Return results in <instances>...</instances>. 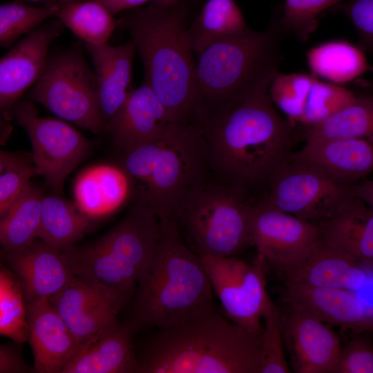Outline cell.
<instances>
[{"label": "cell", "mask_w": 373, "mask_h": 373, "mask_svg": "<svg viewBox=\"0 0 373 373\" xmlns=\"http://www.w3.org/2000/svg\"><path fill=\"white\" fill-rule=\"evenodd\" d=\"M261 88L227 113L199 128L209 150L210 169L220 182L247 193L267 187L274 174L290 159L297 125L276 110Z\"/></svg>", "instance_id": "1"}, {"label": "cell", "mask_w": 373, "mask_h": 373, "mask_svg": "<svg viewBox=\"0 0 373 373\" xmlns=\"http://www.w3.org/2000/svg\"><path fill=\"white\" fill-rule=\"evenodd\" d=\"M261 335L214 309L159 329L137 357L136 373H260Z\"/></svg>", "instance_id": "2"}, {"label": "cell", "mask_w": 373, "mask_h": 373, "mask_svg": "<svg viewBox=\"0 0 373 373\" xmlns=\"http://www.w3.org/2000/svg\"><path fill=\"white\" fill-rule=\"evenodd\" d=\"M185 1L131 9L119 19L143 63L144 82L176 123L192 124L196 100V64L188 35Z\"/></svg>", "instance_id": "3"}, {"label": "cell", "mask_w": 373, "mask_h": 373, "mask_svg": "<svg viewBox=\"0 0 373 373\" xmlns=\"http://www.w3.org/2000/svg\"><path fill=\"white\" fill-rule=\"evenodd\" d=\"M162 234L132 298L131 331L171 327L216 309L201 258L184 245L176 222L160 221Z\"/></svg>", "instance_id": "4"}, {"label": "cell", "mask_w": 373, "mask_h": 373, "mask_svg": "<svg viewBox=\"0 0 373 373\" xmlns=\"http://www.w3.org/2000/svg\"><path fill=\"white\" fill-rule=\"evenodd\" d=\"M283 32L277 18L263 31L248 28L199 54L193 125L199 128L256 90L269 87L281 61Z\"/></svg>", "instance_id": "5"}, {"label": "cell", "mask_w": 373, "mask_h": 373, "mask_svg": "<svg viewBox=\"0 0 373 373\" xmlns=\"http://www.w3.org/2000/svg\"><path fill=\"white\" fill-rule=\"evenodd\" d=\"M124 153L123 169L140 184L138 200L160 221L177 222L211 170L206 140L192 124L173 123L159 138Z\"/></svg>", "instance_id": "6"}, {"label": "cell", "mask_w": 373, "mask_h": 373, "mask_svg": "<svg viewBox=\"0 0 373 373\" xmlns=\"http://www.w3.org/2000/svg\"><path fill=\"white\" fill-rule=\"evenodd\" d=\"M160 222L138 200L97 239L61 250L74 274L131 300L161 238Z\"/></svg>", "instance_id": "7"}, {"label": "cell", "mask_w": 373, "mask_h": 373, "mask_svg": "<svg viewBox=\"0 0 373 373\" xmlns=\"http://www.w3.org/2000/svg\"><path fill=\"white\" fill-rule=\"evenodd\" d=\"M254 203L242 190L218 181L207 182L178 218L199 256H236L252 246Z\"/></svg>", "instance_id": "8"}, {"label": "cell", "mask_w": 373, "mask_h": 373, "mask_svg": "<svg viewBox=\"0 0 373 373\" xmlns=\"http://www.w3.org/2000/svg\"><path fill=\"white\" fill-rule=\"evenodd\" d=\"M28 96L57 117L92 133L106 128L95 72L77 52H64L49 59Z\"/></svg>", "instance_id": "9"}, {"label": "cell", "mask_w": 373, "mask_h": 373, "mask_svg": "<svg viewBox=\"0 0 373 373\" xmlns=\"http://www.w3.org/2000/svg\"><path fill=\"white\" fill-rule=\"evenodd\" d=\"M227 318L262 335L261 321L271 300L267 291L266 265L258 254L252 263L236 256H200Z\"/></svg>", "instance_id": "10"}, {"label": "cell", "mask_w": 373, "mask_h": 373, "mask_svg": "<svg viewBox=\"0 0 373 373\" xmlns=\"http://www.w3.org/2000/svg\"><path fill=\"white\" fill-rule=\"evenodd\" d=\"M13 115L30 138L37 175L56 191L61 192L68 175L89 153L90 142L65 122L39 117L30 103H16Z\"/></svg>", "instance_id": "11"}, {"label": "cell", "mask_w": 373, "mask_h": 373, "mask_svg": "<svg viewBox=\"0 0 373 373\" xmlns=\"http://www.w3.org/2000/svg\"><path fill=\"white\" fill-rule=\"evenodd\" d=\"M350 184L291 159L272 177L261 200L278 210L318 225L350 194Z\"/></svg>", "instance_id": "12"}, {"label": "cell", "mask_w": 373, "mask_h": 373, "mask_svg": "<svg viewBox=\"0 0 373 373\" xmlns=\"http://www.w3.org/2000/svg\"><path fill=\"white\" fill-rule=\"evenodd\" d=\"M251 236L252 245L267 263L286 275L298 268L321 240L318 225L262 200L253 207Z\"/></svg>", "instance_id": "13"}, {"label": "cell", "mask_w": 373, "mask_h": 373, "mask_svg": "<svg viewBox=\"0 0 373 373\" xmlns=\"http://www.w3.org/2000/svg\"><path fill=\"white\" fill-rule=\"evenodd\" d=\"M280 312L285 345L296 373H334L342 349L327 324L298 305L285 303Z\"/></svg>", "instance_id": "14"}, {"label": "cell", "mask_w": 373, "mask_h": 373, "mask_svg": "<svg viewBox=\"0 0 373 373\" xmlns=\"http://www.w3.org/2000/svg\"><path fill=\"white\" fill-rule=\"evenodd\" d=\"M129 300L76 276L50 300L78 345L115 320Z\"/></svg>", "instance_id": "15"}, {"label": "cell", "mask_w": 373, "mask_h": 373, "mask_svg": "<svg viewBox=\"0 0 373 373\" xmlns=\"http://www.w3.org/2000/svg\"><path fill=\"white\" fill-rule=\"evenodd\" d=\"M1 254L20 284L26 305L50 300L75 277L61 251L39 238L25 248L3 250Z\"/></svg>", "instance_id": "16"}, {"label": "cell", "mask_w": 373, "mask_h": 373, "mask_svg": "<svg viewBox=\"0 0 373 373\" xmlns=\"http://www.w3.org/2000/svg\"><path fill=\"white\" fill-rule=\"evenodd\" d=\"M282 300L299 306L321 321L352 334H373V303L357 291L312 287L287 281Z\"/></svg>", "instance_id": "17"}, {"label": "cell", "mask_w": 373, "mask_h": 373, "mask_svg": "<svg viewBox=\"0 0 373 373\" xmlns=\"http://www.w3.org/2000/svg\"><path fill=\"white\" fill-rule=\"evenodd\" d=\"M61 23L54 21L26 35L0 61V108L8 112L39 79L46 66L48 50L59 36Z\"/></svg>", "instance_id": "18"}, {"label": "cell", "mask_w": 373, "mask_h": 373, "mask_svg": "<svg viewBox=\"0 0 373 373\" xmlns=\"http://www.w3.org/2000/svg\"><path fill=\"white\" fill-rule=\"evenodd\" d=\"M290 159L351 184L373 171V136L305 141Z\"/></svg>", "instance_id": "19"}, {"label": "cell", "mask_w": 373, "mask_h": 373, "mask_svg": "<svg viewBox=\"0 0 373 373\" xmlns=\"http://www.w3.org/2000/svg\"><path fill=\"white\" fill-rule=\"evenodd\" d=\"M132 334L116 318L79 345L61 373H136Z\"/></svg>", "instance_id": "20"}, {"label": "cell", "mask_w": 373, "mask_h": 373, "mask_svg": "<svg viewBox=\"0 0 373 373\" xmlns=\"http://www.w3.org/2000/svg\"><path fill=\"white\" fill-rule=\"evenodd\" d=\"M175 122L149 85L132 90L108 129L123 152L162 136Z\"/></svg>", "instance_id": "21"}, {"label": "cell", "mask_w": 373, "mask_h": 373, "mask_svg": "<svg viewBox=\"0 0 373 373\" xmlns=\"http://www.w3.org/2000/svg\"><path fill=\"white\" fill-rule=\"evenodd\" d=\"M372 267L321 240L303 264L286 275L287 281L358 292L373 280Z\"/></svg>", "instance_id": "22"}, {"label": "cell", "mask_w": 373, "mask_h": 373, "mask_svg": "<svg viewBox=\"0 0 373 373\" xmlns=\"http://www.w3.org/2000/svg\"><path fill=\"white\" fill-rule=\"evenodd\" d=\"M28 339L34 368L39 373H61L78 343L50 300L26 305Z\"/></svg>", "instance_id": "23"}, {"label": "cell", "mask_w": 373, "mask_h": 373, "mask_svg": "<svg viewBox=\"0 0 373 373\" xmlns=\"http://www.w3.org/2000/svg\"><path fill=\"white\" fill-rule=\"evenodd\" d=\"M321 240L373 265V210L352 193L318 224Z\"/></svg>", "instance_id": "24"}, {"label": "cell", "mask_w": 373, "mask_h": 373, "mask_svg": "<svg viewBox=\"0 0 373 373\" xmlns=\"http://www.w3.org/2000/svg\"><path fill=\"white\" fill-rule=\"evenodd\" d=\"M86 46L97 81L102 117L108 128L132 90L130 84L135 48L131 40L115 46L108 44Z\"/></svg>", "instance_id": "25"}, {"label": "cell", "mask_w": 373, "mask_h": 373, "mask_svg": "<svg viewBox=\"0 0 373 373\" xmlns=\"http://www.w3.org/2000/svg\"><path fill=\"white\" fill-rule=\"evenodd\" d=\"M132 186V180L123 168L92 166L75 180V204L90 218L102 217L120 208L129 198Z\"/></svg>", "instance_id": "26"}, {"label": "cell", "mask_w": 373, "mask_h": 373, "mask_svg": "<svg viewBox=\"0 0 373 373\" xmlns=\"http://www.w3.org/2000/svg\"><path fill=\"white\" fill-rule=\"evenodd\" d=\"M307 63L315 77L339 85L357 79L372 68L360 46L343 39L312 47L307 52Z\"/></svg>", "instance_id": "27"}, {"label": "cell", "mask_w": 373, "mask_h": 373, "mask_svg": "<svg viewBox=\"0 0 373 373\" xmlns=\"http://www.w3.org/2000/svg\"><path fill=\"white\" fill-rule=\"evenodd\" d=\"M244 16L233 0H208L188 28L193 52L200 54L209 46L247 30Z\"/></svg>", "instance_id": "28"}, {"label": "cell", "mask_w": 373, "mask_h": 373, "mask_svg": "<svg viewBox=\"0 0 373 373\" xmlns=\"http://www.w3.org/2000/svg\"><path fill=\"white\" fill-rule=\"evenodd\" d=\"M90 225V218L75 204L55 195H44L37 238L59 250L75 245Z\"/></svg>", "instance_id": "29"}, {"label": "cell", "mask_w": 373, "mask_h": 373, "mask_svg": "<svg viewBox=\"0 0 373 373\" xmlns=\"http://www.w3.org/2000/svg\"><path fill=\"white\" fill-rule=\"evenodd\" d=\"M41 190L30 182L0 222V242L5 251H16L32 244L40 225Z\"/></svg>", "instance_id": "30"}, {"label": "cell", "mask_w": 373, "mask_h": 373, "mask_svg": "<svg viewBox=\"0 0 373 373\" xmlns=\"http://www.w3.org/2000/svg\"><path fill=\"white\" fill-rule=\"evenodd\" d=\"M302 126L305 141L373 136V95H356L343 109L318 124Z\"/></svg>", "instance_id": "31"}, {"label": "cell", "mask_w": 373, "mask_h": 373, "mask_svg": "<svg viewBox=\"0 0 373 373\" xmlns=\"http://www.w3.org/2000/svg\"><path fill=\"white\" fill-rule=\"evenodd\" d=\"M56 17L77 37L93 46L107 44L116 26L113 14L95 0L61 3Z\"/></svg>", "instance_id": "32"}, {"label": "cell", "mask_w": 373, "mask_h": 373, "mask_svg": "<svg viewBox=\"0 0 373 373\" xmlns=\"http://www.w3.org/2000/svg\"><path fill=\"white\" fill-rule=\"evenodd\" d=\"M0 334L22 344L28 339L26 305L20 284L11 271L0 269Z\"/></svg>", "instance_id": "33"}, {"label": "cell", "mask_w": 373, "mask_h": 373, "mask_svg": "<svg viewBox=\"0 0 373 373\" xmlns=\"http://www.w3.org/2000/svg\"><path fill=\"white\" fill-rule=\"evenodd\" d=\"M316 78L312 73H278L271 82L268 93L272 102L294 125L299 124Z\"/></svg>", "instance_id": "34"}, {"label": "cell", "mask_w": 373, "mask_h": 373, "mask_svg": "<svg viewBox=\"0 0 373 373\" xmlns=\"http://www.w3.org/2000/svg\"><path fill=\"white\" fill-rule=\"evenodd\" d=\"M60 3L35 7L16 3L0 6V43L3 47L10 46L23 35L38 28L45 19L56 17Z\"/></svg>", "instance_id": "35"}, {"label": "cell", "mask_w": 373, "mask_h": 373, "mask_svg": "<svg viewBox=\"0 0 373 373\" xmlns=\"http://www.w3.org/2000/svg\"><path fill=\"white\" fill-rule=\"evenodd\" d=\"M355 97L354 92L342 85L316 77L298 124L305 126L321 122L350 104Z\"/></svg>", "instance_id": "36"}, {"label": "cell", "mask_w": 373, "mask_h": 373, "mask_svg": "<svg viewBox=\"0 0 373 373\" xmlns=\"http://www.w3.org/2000/svg\"><path fill=\"white\" fill-rule=\"evenodd\" d=\"M260 373H289L283 340L280 310L271 299L263 315Z\"/></svg>", "instance_id": "37"}, {"label": "cell", "mask_w": 373, "mask_h": 373, "mask_svg": "<svg viewBox=\"0 0 373 373\" xmlns=\"http://www.w3.org/2000/svg\"><path fill=\"white\" fill-rule=\"evenodd\" d=\"M349 0H285L278 19L283 32L306 41L318 25V15L327 8Z\"/></svg>", "instance_id": "38"}, {"label": "cell", "mask_w": 373, "mask_h": 373, "mask_svg": "<svg viewBox=\"0 0 373 373\" xmlns=\"http://www.w3.org/2000/svg\"><path fill=\"white\" fill-rule=\"evenodd\" d=\"M37 175L34 164L6 151L0 154V216L7 213L23 192L30 178Z\"/></svg>", "instance_id": "39"}, {"label": "cell", "mask_w": 373, "mask_h": 373, "mask_svg": "<svg viewBox=\"0 0 373 373\" xmlns=\"http://www.w3.org/2000/svg\"><path fill=\"white\" fill-rule=\"evenodd\" d=\"M372 334L353 336L342 347L334 373H373Z\"/></svg>", "instance_id": "40"}, {"label": "cell", "mask_w": 373, "mask_h": 373, "mask_svg": "<svg viewBox=\"0 0 373 373\" xmlns=\"http://www.w3.org/2000/svg\"><path fill=\"white\" fill-rule=\"evenodd\" d=\"M338 8L347 16L358 36L359 46L373 52V0H349Z\"/></svg>", "instance_id": "41"}, {"label": "cell", "mask_w": 373, "mask_h": 373, "mask_svg": "<svg viewBox=\"0 0 373 373\" xmlns=\"http://www.w3.org/2000/svg\"><path fill=\"white\" fill-rule=\"evenodd\" d=\"M19 343L15 341L0 347V373H28L35 372L23 358Z\"/></svg>", "instance_id": "42"}, {"label": "cell", "mask_w": 373, "mask_h": 373, "mask_svg": "<svg viewBox=\"0 0 373 373\" xmlns=\"http://www.w3.org/2000/svg\"><path fill=\"white\" fill-rule=\"evenodd\" d=\"M350 191L373 210V178L366 177L351 184Z\"/></svg>", "instance_id": "43"}, {"label": "cell", "mask_w": 373, "mask_h": 373, "mask_svg": "<svg viewBox=\"0 0 373 373\" xmlns=\"http://www.w3.org/2000/svg\"><path fill=\"white\" fill-rule=\"evenodd\" d=\"M148 1L149 0H122L108 10L113 15L124 10H131L140 7Z\"/></svg>", "instance_id": "44"}, {"label": "cell", "mask_w": 373, "mask_h": 373, "mask_svg": "<svg viewBox=\"0 0 373 373\" xmlns=\"http://www.w3.org/2000/svg\"><path fill=\"white\" fill-rule=\"evenodd\" d=\"M373 73V66L370 70ZM356 86L367 92L373 93V77L368 80H357L355 83Z\"/></svg>", "instance_id": "45"}, {"label": "cell", "mask_w": 373, "mask_h": 373, "mask_svg": "<svg viewBox=\"0 0 373 373\" xmlns=\"http://www.w3.org/2000/svg\"><path fill=\"white\" fill-rule=\"evenodd\" d=\"M181 0H151V5L158 8H167L177 4Z\"/></svg>", "instance_id": "46"}, {"label": "cell", "mask_w": 373, "mask_h": 373, "mask_svg": "<svg viewBox=\"0 0 373 373\" xmlns=\"http://www.w3.org/2000/svg\"><path fill=\"white\" fill-rule=\"evenodd\" d=\"M102 3L108 10L119 3L122 0H95Z\"/></svg>", "instance_id": "47"}, {"label": "cell", "mask_w": 373, "mask_h": 373, "mask_svg": "<svg viewBox=\"0 0 373 373\" xmlns=\"http://www.w3.org/2000/svg\"><path fill=\"white\" fill-rule=\"evenodd\" d=\"M32 1H38V0H32ZM61 1V3H68V2H73V1H77L80 0H58Z\"/></svg>", "instance_id": "48"}]
</instances>
